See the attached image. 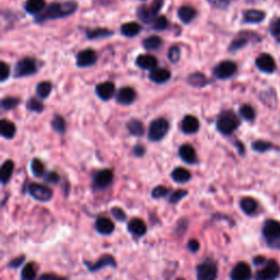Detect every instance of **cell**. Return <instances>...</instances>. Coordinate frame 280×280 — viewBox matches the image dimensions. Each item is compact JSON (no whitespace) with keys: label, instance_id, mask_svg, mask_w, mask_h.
<instances>
[{"label":"cell","instance_id":"obj_1","mask_svg":"<svg viewBox=\"0 0 280 280\" xmlns=\"http://www.w3.org/2000/svg\"><path fill=\"white\" fill-rule=\"evenodd\" d=\"M78 9V4L76 1H66V2H54L50 3L42 13L38 14L36 22L42 23L47 20H55L68 17L74 13Z\"/></svg>","mask_w":280,"mask_h":280},{"label":"cell","instance_id":"obj_2","mask_svg":"<svg viewBox=\"0 0 280 280\" xmlns=\"http://www.w3.org/2000/svg\"><path fill=\"white\" fill-rule=\"evenodd\" d=\"M238 125H240V121H238L235 114L231 111L221 113L217 121V129L226 136H229V135L234 133Z\"/></svg>","mask_w":280,"mask_h":280},{"label":"cell","instance_id":"obj_3","mask_svg":"<svg viewBox=\"0 0 280 280\" xmlns=\"http://www.w3.org/2000/svg\"><path fill=\"white\" fill-rule=\"evenodd\" d=\"M263 235L272 247H280V222L269 219L263 226Z\"/></svg>","mask_w":280,"mask_h":280},{"label":"cell","instance_id":"obj_4","mask_svg":"<svg viewBox=\"0 0 280 280\" xmlns=\"http://www.w3.org/2000/svg\"><path fill=\"white\" fill-rule=\"evenodd\" d=\"M197 280H216L218 276V266L211 258H206L196 267Z\"/></svg>","mask_w":280,"mask_h":280},{"label":"cell","instance_id":"obj_5","mask_svg":"<svg viewBox=\"0 0 280 280\" xmlns=\"http://www.w3.org/2000/svg\"><path fill=\"white\" fill-rule=\"evenodd\" d=\"M28 193L33 199L40 203H48L53 198V190L48 186L40 183H31L28 186Z\"/></svg>","mask_w":280,"mask_h":280},{"label":"cell","instance_id":"obj_6","mask_svg":"<svg viewBox=\"0 0 280 280\" xmlns=\"http://www.w3.org/2000/svg\"><path fill=\"white\" fill-rule=\"evenodd\" d=\"M169 122L165 118H158L150 124L148 138L151 141H160L163 139L169 132Z\"/></svg>","mask_w":280,"mask_h":280},{"label":"cell","instance_id":"obj_7","mask_svg":"<svg viewBox=\"0 0 280 280\" xmlns=\"http://www.w3.org/2000/svg\"><path fill=\"white\" fill-rule=\"evenodd\" d=\"M280 275V266L277 261L269 259L262 269L256 273V280H276Z\"/></svg>","mask_w":280,"mask_h":280},{"label":"cell","instance_id":"obj_8","mask_svg":"<svg viewBox=\"0 0 280 280\" xmlns=\"http://www.w3.org/2000/svg\"><path fill=\"white\" fill-rule=\"evenodd\" d=\"M162 6L163 0H155L150 7H141L138 10V18L144 23H153Z\"/></svg>","mask_w":280,"mask_h":280},{"label":"cell","instance_id":"obj_9","mask_svg":"<svg viewBox=\"0 0 280 280\" xmlns=\"http://www.w3.org/2000/svg\"><path fill=\"white\" fill-rule=\"evenodd\" d=\"M36 70H38V67H36L35 60L27 57V58H23L18 61V64L15 65L14 76L17 78L32 76L33 74H35Z\"/></svg>","mask_w":280,"mask_h":280},{"label":"cell","instance_id":"obj_10","mask_svg":"<svg viewBox=\"0 0 280 280\" xmlns=\"http://www.w3.org/2000/svg\"><path fill=\"white\" fill-rule=\"evenodd\" d=\"M85 265L91 273H96L98 271H101L102 268H105V267L115 268L117 266V264H116L115 257L111 255V254H103V255L98 258L96 262L94 263L85 262Z\"/></svg>","mask_w":280,"mask_h":280},{"label":"cell","instance_id":"obj_11","mask_svg":"<svg viewBox=\"0 0 280 280\" xmlns=\"http://www.w3.org/2000/svg\"><path fill=\"white\" fill-rule=\"evenodd\" d=\"M237 67L235 63H233L231 60H225L216 66V68L214 69V75L218 79L226 80L234 76Z\"/></svg>","mask_w":280,"mask_h":280},{"label":"cell","instance_id":"obj_12","mask_svg":"<svg viewBox=\"0 0 280 280\" xmlns=\"http://www.w3.org/2000/svg\"><path fill=\"white\" fill-rule=\"evenodd\" d=\"M114 180V173L112 170H101L95 173L94 178H93V185L97 189H104L108 187Z\"/></svg>","mask_w":280,"mask_h":280},{"label":"cell","instance_id":"obj_13","mask_svg":"<svg viewBox=\"0 0 280 280\" xmlns=\"http://www.w3.org/2000/svg\"><path fill=\"white\" fill-rule=\"evenodd\" d=\"M251 267L245 262L236 263L230 273L231 280H251Z\"/></svg>","mask_w":280,"mask_h":280},{"label":"cell","instance_id":"obj_14","mask_svg":"<svg viewBox=\"0 0 280 280\" xmlns=\"http://www.w3.org/2000/svg\"><path fill=\"white\" fill-rule=\"evenodd\" d=\"M255 65L258 70L265 72V74H273L276 70V61H275L274 57L269 54L259 55L255 60Z\"/></svg>","mask_w":280,"mask_h":280},{"label":"cell","instance_id":"obj_15","mask_svg":"<svg viewBox=\"0 0 280 280\" xmlns=\"http://www.w3.org/2000/svg\"><path fill=\"white\" fill-rule=\"evenodd\" d=\"M95 61H96L95 51L93 49L88 48L80 51V53L77 55L76 64L78 67L85 68V67H90L92 65H94Z\"/></svg>","mask_w":280,"mask_h":280},{"label":"cell","instance_id":"obj_16","mask_svg":"<svg viewBox=\"0 0 280 280\" xmlns=\"http://www.w3.org/2000/svg\"><path fill=\"white\" fill-rule=\"evenodd\" d=\"M128 232L136 237H141L147 233V225L140 218H133L127 225Z\"/></svg>","mask_w":280,"mask_h":280},{"label":"cell","instance_id":"obj_17","mask_svg":"<svg viewBox=\"0 0 280 280\" xmlns=\"http://www.w3.org/2000/svg\"><path fill=\"white\" fill-rule=\"evenodd\" d=\"M94 228L97 233H100L102 235H110L115 230V225L114 222L110 219V218L106 217H100L97 218Z\"/></svg>","mask_w":280,"mask_h":280},{"label":"cell","instance_id":"obj_18","mask_svg":"<svg viewBox=\"0 0 280 280\" xmlns=\"http://www.w3.org/2000/svg\"><path fill=\"white\" fill-rule=\"evenodd\" d=\"M95 92L101 100L108 101L110 98L113 97L114 93H115V86H114V84L111 81L102 82V84L96 86Z\"/></svg>","mask_w":280,"mask_h":280},{"label":"cell","instance_id":"obj_19","mask_svg":"<svg viewBox=\"0 0 280 280\" xmlns=\"http://www.w3.org/2000/svg\"><path fill=\"white\" fill-rule=\"evenodd\" d=\"M135 98H136V92H135L133 88H129V87L122 88V89L117 92V95H116L117 102L119 103V104H123V105L132 104V103L135 101Z\"/></svg>","mask_w":280,"mask_h":280},{"label":"cell","instance_id":"obj_20","mask_svg":"<svg viewBox=\"0 0 280 280\" xmlns=\"http://www.w3.org/2000/svg\"><path fill=\"white\" fill-rule=\"evenodd\" d=\"M136 65L144 70H153L158 65V60L154 56L149 54L139 55L136 59Z\"/></svg>","mask_w":280,"mask_h":280},{"label":"cell","instance_id":"obj_21","mask_svg":"<svg viewBox=\"0 0 280 280\" xmlns=\"http://www.w3.org/2000/svg\"><path fill=\"white\" fill-rule=\"evenodd\" d=\"M180 158L187 164H195L197 162V155L195 149L190 144H183L179 150Z\"/></svg>","mask_w":280,"mask_h":280},{"label":"cell","instance_id":"obj_22","mask_svg":"<svg viewBox=\"0 0 280 280\" xmlns=\"http://www.w3.org/2000/svg\"><path fill=\"white\" fill-rule=\"evenodd\" d=\"M199 121L193 115L185 116L182 122V132L186 135H191L198 132Z\"/></svg>","mask_w":280,"mask_h":280},{"label":"cell","instance_id":"obj_23","mask_svg":"<svg viewBox=\"0 0 280 280\" xmlns=\"http://www.w3.org/2000/svg\"><path fill=\"white\" fill-rule=\"evenodd\" d=\"M149 78L150 80L155 82V84L161 85L170 80L171 71L169 69H164V68H155L150 72Z\"/></svg>","mask_w":280,"mask_h":280},{"label":"cell","instance_id":"obj_24","mask_svg":"<svg viewBox=\"0 0 280 280\" xmlns=\"http://www.w3.org/2000/svg\"><path fill=\"white\" fill-rule=\"evenodd\" d=\"M266 18V13L262 10H247L243 15V20L246 23H261Z\"/></svg>","mask_w":280,"mask_h":280},{"label":"cell","instance_id":"obj_25","mask_svg":"<svg viewBox=\"0 0 280 280\" xmlns=\"http://www.w3.org/2000/svg\"><path fill=\"white\" fill-rule=\"evenodd\" d=\"M13 170H14V163L12 160H6L1 165V171H0V180H1L2 185H6L9 183V181L13 174Z\"/></svg>","mask_w":280,"mask_h":280},{"label":"cell","instance_id":"obj_26","mask_svg":"<svg viewBox=\"0 0 280 280\" xmlns=\"http://www.w3.org/2000/svg\"><path fill=\"white\" fill-rule=\"evenodd\" d=\"M171 178H172L175 183L184 184L187 183L191 179V174L188 170L184 168H176L172 171V173H171Z\"/></svg>","mask_w":280,"mask_h":280},{"label":"cell","instance_id":"obj_27","mask_svg":"<svg viewBox=\"0 0 280 280\" xmlns=\"http://www.w3.org/2000/svg\"><path fill=\"white\" fill-rule=\"evenodd\" d=\"M240 207L242 211L247 216H253L257 211L258 204L252 197H244L240 201Z\"/></svg>","mask_w":280,"mask_h":280},{"label":"cell","instance_id":"obj_28","mask_svg":"<svg viewBox=\"0 0 280 280\" xmlns=\"http://www.w3.org/2000/svg\"><path fill=\"white\" fill-rule=\"evenodd\" d=\"M196 10L193 7L189 6H182L179 9L178 15L181 21L185 24H188L191 20H194L196 17Z\"/></svg>","mask_w":280,"mask_h":280},{"label":"cell","instance_id":"obj_29","mask_svg":"<svg viewBox=\"0 0 280 280\" xmlns=\"http://www.w3.org/2000/svg\"><path fill=\"white\" fill-rule=\"evenodd\" d=\"M45 0H28L24 4V9L30 14H40L45 8Z\"/></svg>","mask_w":280,"mask_h":280},{"label":"cell","instance_id":"obj_30","mask_svg":"<svg viewBox=\"0 0 280 280\" xmlns=\"http://www.w3.org/2000/svg\"><path fill=\"white\" fill-rule=\"evenodd\" d=\"M140 31H141V27L137 22H128L123 24L121 28L122 34L126 38H134L139 34Z\"/></svg>","mask_w":280,"mask_h":280},{"label":"cell","instance_id":"obj_31","mask_svg":"<svg viewBox=\"0 0 280 280\" xmlns=\"http://www.w3.org/2000/svg\"><path fill=\"white\" fill-rule=\"evenodd\" d=\"M0 133L1 136L6 139H12L15 135V125L7 119H2L0 124Z\"/></svg>","mask_w":280,"mask_h":280},{"label":"cell","instance_id":"obj_32","mask_svg":"<svg viewBox=\"0 0 280 280\" xmlns=\"http://www.w3.org/2000/svg\"><path fill=\"white\" fill-rule=\"evenodd\" d=\"M142 45L147 50H155L161 47L162 40L161 38H159V36L157 35H152V36H149V38L147 39H144Z\"/></svg>","mask_w":280,"mask_h":280},{"label":"cell","instance_id":"obj_33","mask_svg":"<svg viewBox=\"0 0 280 280\" xmlns=\"http://www.w3.org/2000/svg\"><path fill=\"white\" fill-rule=\"evenodd\" d=\"M127 129L129 133L136 137L141 136L144 132L143 124L140 121H138V119H132V121H129L127 123Z\"/></svg>","mask_w":280,"mask_h":280},{"label":"cell","instance_id":"obj_34","mask_svg":"<svg viewBox=\"0 0 280 280\" xmlns=\"http://www.w3.org/2000/svg\"><path fill=\"white\" fill-rule=\"evenodd\" d=\"M36 275H38V271H36L34 263H28L27 265L22 268L21 280H35Z\"/></svg>","mask_w":280,"mask_h":280},{"label":"cell","instance_id":"obj_35","mask_svg":"<svg viewBox=\"0 0 280 280\" xmlns=\"http://www.w3.org/2000/svg\"><path fill=\"white\" fill-rule=\"evenodd\" d=\"M188 84L190 86L198 87V88L205 87L206 85H208V79H207L204 74L196 72V74H193L188 77Z\"/></svg>","mask_w":280,"mask_h":280},{"label":"cell","instance_id":"obj_36","mask_svg":"<svg viewBox=\"0 0 280 280\" xmlns=\"http://www.w3.org/2000/svg\"><path fill=\"white\" fill-rule=\"evenodd\" d=\"M113 32L107 29H94L90 30L87 32V38L89 40H96V39H104L112 36Z\"/></svg>","mask_w":280,"mask_h":280},{"label":"cell","instance_id":"obj_37","mask_svg":"<svg viewBox=\"0 0 280 280\" xmlns=\"http://www.w3.org/2000/svg\"><path fill=\"white\" fill-rule=\"evenodd\" d=\"M51 88L53 87H51L50 82L42 81V82H40L38 87H36V93H38V95L41 98H46L50 94Z\"/></svg>","mask_w":280,"mask_h":280},{"label":"cell","instance_id":"obj_38","mask_svg":"<svg viewBox=\"0 0 280 280\" xmlns=\"http://www.w3.org/2000/svg\"><path fill=\"white\" fill-rule=\"evenodd\" d=\"M31 171L36 178H42L43 175H45V168L42 161L39 159H33L32 162H31Z\"/></svg>","mask_w":280,"mask_h":280},{"label":"cell","instance_id":"obj_39","mask_svg":"<svg viewBox=\"0 0 280 280\" xmlns=\"http://www.w3.org/2000/svg\"><path fill=\"white\" fill-rule=\"evenodd\" d=\"M240 115L243 119H245V121L252 122L254 121V118H255V111H254V108L251 105L244 104L240 108Z\"/></svg>","mask_w":280,"mask_h":280},{"label":"cell","instance_id":"obj_40","mask_svg":"<svg viewBox=\"0 0 280 280\" xmlns=\"http://www.w3.org/2000/svg\"><path fill=\"white\" fill-rule=\"evenodd\" d=\"M252 148L254 151L256 152H266L268 150L274 148L273 144L268 141H264V140H256L252 143Z\"/></svg>","mask_w":280,"mask_h":280},{"label":"cell","instance_id":"obj_41","mask_svg":"<svg viewBox=\"0 0 280 280\" xmlns=\"http://www.w3.org/2000/svg\"><path fill=\"white\" fill-rule=\"evenodd\" d=\"M188 195V191L185 190V189H178L173 191V193H171L170 197H169V203L172 204V205H176L179 204L181 200L183 198H185L186 196Z\"/></svg>","mask_w":280,"mask_h":280},{"label":"cell","instance_id":"obj_42","mask_svg":"<svg viewBox=\"0 0 280 280\" xmlns=\"http://www.w3.org/2000/svg\"><path fill=\"white\" fill-rule=\"evenodd\" d=\"M168 195H170V189L168 187H165V186H163V185L155 186V187L151 191V196H152V198H154V199L164 198V197H167Z\"/></svg>","mask_w":280,"mask_h":280},{"label":"cell","instance_id":"obj_43","mask_svg":"<svg viewBox=\"0 0 280 280\" xmlns=\"http://www.w3.org/2000/svg\"><path fill=\"white\" fill-rule=\"evenodd\" d=\"M51 127L55 132L63 134L66 131V122L61 116H55L53 121H51Z\"/></svg>","mask_w":280,"mask_h":280},{"label":"cell","instance_id":"obj_44","mask_svg":"<svg viewBox=\"0 0 280 280\" xmlns=\"http://www.w3.org/2000/svg\"><path fill=\"white\" fill-rule=\"evenodd\" d=\"M19 98L17 97H4L2 98V101H1V107L3 108V110H6V111H9V110H13L14 107H17L19 105Z\"/></svg>","mask_w":280,"mask_h":280},{"label":"cell","instance_id":"obj_45","mask_svg":"<svg viewBox=\"0 0 280 280\" xmlns=\"http://www.w3.org/2000/svg\"><path fill=\"white\" fill-rule=\"evenodd\" d=\"M111 214L114 217V219L118 222H124L126 221L127 219V215L126 212L124 211V209H122L121 207H112L111 208Z\"/></svg>","mask_w":280,"mask_h":280},{"label":"cell","instance_id":"obj_46","mask_svg":"<svg viewBox=\"0 0 280 280\" xmlns=\"http://www.w3.org/2000/svg\"><path fill=\"white\" fill-rule=\"evenodd\" d=\"M153 29L155 31H163L169 27V21L165 17H158L153 21Z\"/></svg>","mask_w":280,"mask_h":280},{"label":"cell","instance_id":"obj_47","mask_svg":"<svg viewBox=\"0 0 280 280\" xmlns=\"http://www.w3.org/2000/svg\"><path fill=\"white\" fill-rule=\"evenodd\" d=\"M27 107L30 111L41 113L44 110V105L40 101L35 100V98H30V101L27 103Z\"/></svg>","mask_w":280,"mask_h":280},{"label":"cell","instance_id":"obj_48","mask_svg":"<svg viewBox=\"0 0 280 280\" xmlns=\"http://www.w3.org/2000/svg\"><path fill=\"white\" fill-rule=\"evenodd\" d=\"M269 30H271V33L277 38L278 41H280V18L274 19L271 25H269Z\"/></svg>","mask_w":280,"mask_h":280},{"label":"cell","instance_id":"obj_49","mask_svg":"<svg viewBox=\"0 0 280 280\" xmlns=\"http://www.w3.org/2000/svg\"><path fill=\"white\" fill-rule=\"evenodd\" d=\"M248 42V39L246 38H238V39H235L233 42L231 43L230 45V47H229V50L230 51H234V50H237V49H240L242 48L243 46H245Z\"/></svg>","mask_w":280,"mask_h":280},{"label":"cell","instance_id":"obj_50","mask_svg":"<svg viewBox=\"0 0 280 280\" xmlns=\"http://www.w3.org/2000/svg\"><path fill=\"white\" fill-rule=\"evenodd\" d=\"M169 59L172 61V63H178L181 57V50L179 48V46H172L169 50Z\"/></svg>","mask_w":280,"mask_h":280},{"label":"cell","instance_id":"obj_51","mask_svg":"<svg viewBox=\"0 0 280 280\" xmlns=\"http://www.w3.org/2000/svg\"><path fill=\"white\" fill-rule=\"evenodd\" d=\"M44 181L48 184H58L60 181V176L56 172H48L44 175Z\"/></svg>","mask_w":280,"mask_h":280},{"label":"cell","instance_id":"obj_52","mask_svg":"<svg viewBox=\"0 0 280 280\" xmlns=\"http://www.w3.org/2000/svg\"><path fill=\"white\" fill-rule=\"evenodd\" d=\"M9 76H10L9 66L4 63V61H1V63H0V81L4 82L8 79Z\"/></svg>","mask_w":280,"mask_h":280},{"label":"cell","instance_id":"obj_53","mask_svg":"<svg viewBox=\"0 0 280 280\" xmlns=\"http://www.w3.org/2000/svg\"><path fill=\"white\" fill-rule=\"evenodd\" d=\"M25 261V255H20L12 258L11 261L8 263V268H11V269H17L18 267H20L22 265Z\"/></svg>","mask_w":280,"mask_h":280},{"label":"cell","instance_id":"obj_54","mask_svg":"<svg viewBox=\"0 0 280 280\" xmlns=\"http://www.w3.org/2000/svg\"><path fill=\"white\" fill-rule=\"evenodd\" d=\"M187 248H188V251L190 253H197L199 251V248H200V244H199V242L196 240V238H190V240L188 241L187 243Z\"/></svg>","mask_w":280,"mask_h":280},{"label":"cell","instance_id":"obj_55","mask_svg":"<svg viewBox=\"0 0 280 280\" xmlns=\"http://www.w3.org/2000/svg\"><path fill=\"white\" fill-rule=\"evenodd\" d=\"M208 1L216 8L224 9V8L228 7V4H229L230 0H208Z\"/></svg>","mask_w":280,"mask_h":280},{"label":"cell","instance_id":"obj_56","mask_svg":"<svg viewBox=\"0 0 280 280\" xmlns=\"http://www.w3.org/2000/svg\"><path fill=\"white\" fill-rule=\"evenodd\" d=\"M40 280H68V279L65 277L58 276V275H55V274H44L40 277Z\"/></svg>","mask_w":280,"mask_h":280},{"label":"cell","instance_id":"obj_57","mask_svg":"<svg viewBox=\"0 0 280 280\" xmlns=\"http://www.w3.org/2000/svg\"><path fill=\"white\" fill-rule=\"evenodd\" d=\"M134 154L136 155V157H142V155L144 154V148L142 146H140V144H138V146L134 148Z\"/></svg>","mask_w":280,"mask_h":280},{"label":"cell","instance_id":"obj_58","mask_svg":"<svg viewBox=\"0 0 280 280\" xmlns=\"http://www.w3.org/2000/svg\"><path fill=\"white\" fill-rule=\"evenodd\" d=\"M253 263L255 264V265H263V264L267 263V259L264 256H256V257H254Z\"/></svg>","mask_w":280,"mask_h":280},{"label":"cell","instance_id":"obj_59","mask_svg":"<svg viewBox=\"0 0 280 280\" xmlns=\"http://www.w3.org/2000/svg\"><path fill=\"white\" fill-rule=\"evenodd\" d=\"M176 280H185V278H178Z\"/></svg>","mask_w":280,"mask_h":280}]
</instances>
